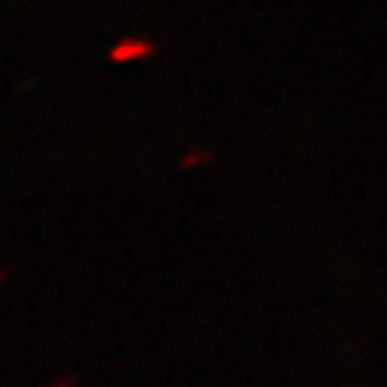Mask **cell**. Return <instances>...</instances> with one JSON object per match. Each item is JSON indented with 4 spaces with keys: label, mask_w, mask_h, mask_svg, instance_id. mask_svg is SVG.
Here are the masks:
<instances>
[{
    "label": "cell",
    "mask_w": 387,
    "mask_h": 387,
    "mask_svg": "<svg viewBox=\"0 0 387 387\" xmlns=\"http://www.w3.org/2000/svg\"><path fill=\"white\" fill-rule=\"evenodd\" d=\"M152 55H155V46H152L149 41H135V38H129V41L118 43V46L110 52V60H112V63H132V60H147V58H152Z\"/></svg>",
    "instance_id": "6da1fadb"
},
{
    "label": "cell",
    "mask_w": 387,
    "mask_h": 387,
    "mask_svg": "<svg viewBox=\"0 0 387 387\" xmlns=\"http://www.w3.org/2000/svg\"><path fill=\"white\" fill-rule=\"evenodd\" d=\"M213 161V149H189L178 158V166L181 169H198V166H207Z\"/></svg>",
    "instance_id": "7a4b0ae2"
},
{
    "label": "cell",
    "mask_w": 387,
    "mask_h": 387,
    "mask_svg": "<svg viewBox=\"0 0 387 387\" xmlns=\"http://www.w3.org/2000/svg\"><path fill=\"white\" fill-rule=\"evenodd\" d=\"M6 281H9V270L0 267V284H6Z\"/></svg>",
    "instance_id": "277c9868"
},
{
    "label": "cell",
    "mask_w": 387,
    "mask_h": 387,
    "mask_svg": "<svg viewBox=\"0 0 387 387\" xmlns=\"http://www.w3.org/2000/svg\"><path fill=\"white\" fill-rule=\"evenodd\" d=\"M46 387H80V376L78 373H58L46 381Z\"/></svg>",
    "instance_id": "3957f363"
}]
</instances>
